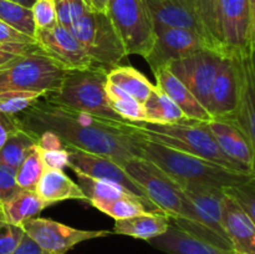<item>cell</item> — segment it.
<instances>
[{
    "label": "cell",
    "mask_w": 255,
    "mask_h": 254,
    "mask_svg": "<svg viewBox=\"0 0 255 254\" xmlns=\"http://www.w3.org/2000/svg\"><path fill=\"white\" fill-rule=\"evenodd\" d=\"M90 203L102 213L114 218L115 221L131 218V217L148 212L147 207L133 197H125V198L112 199V201H92Z\"/></svg>",
    "instance_id": "cell-34"
},
{
    "label": "cell",
    "mask_w": 255,
    "mask_h": 254,
    "mask_svg": "<svg viewBox=\"0 0 255 254\" xmlns=\"http://www.w3.org/2000/svg\"><path fill=\"white\" fill-rule=\"evenodd\" d=\"M204 122L222 151L232 161L242 164L251 172H254L255 148L249 143L243 132L226 120L213 119Z\"/></svg>",
    "instance_id": "cell-21"
},
{
    "label": "cell",
    "mask_w": 255,
    "mask_h": 254,
    "mask_svg": "<svg viewBox=\"0 0 255 254\" xmlns=\"http://www.w3.org/2000/svg\"><path fill=\"white\" fill-rule=\"evenodd\" d=\"M20 126L16 116H10V115L0 114V148L6 141L7 136L14 131L15 128Z\"/></svg>",
    "instance_id": "cell-45"
},
{
    "label": "cell",
    "mask_w": 255,
    "mask_h": 254,
    "mask_svg": "<svg viewBox=\"0 0 255 254\" xmlns=\"http://www.w3.org/2000/svg\"><path fill=\"white\" fill-rule=\"evenodd\" d=\"M182 197L183 211L171 222L198 238L227 249H233L222 222L223 189L197 183H176Z\"/></svg>",
    "instance_id": "cell-4"
},
{
    "label": "cell",
    "mask_w": 255,
    "mask_h": 254,
    "mask_svg": "<svg viewBox=\"0 0 255 254\" xmlns=\"http://www.w3.org/2000/svg\"><path fill=\"white\" fill-rule=\"evenodd\" d=\"M45 169L46 168H45V164L42 162L41 152L36 144L16 168L15 179H16L19 188L35 191Z\"/></svg>",
    "instance_id": "cell-33"
},
{
    "label": "cell",
    "mask_w": 255,
    "mask_h": 254,
    "mask_svg": "<svg viewBox=\"0 0 255 254\" xmlns=\"http://www.w3.org/2000/svg\"><path fill=\"white\" fill-rule=\"evenodd\" d=\"M219 7H221V0H194L196 16L201 26L202 37L206 47L222 55Z\"/></svg>",
    "instance_id": "cell-27"
},
{
    "label": "cell",
    "mask_w": 255,
    "mask_h": 254,
    "mask_svg": "<svg viewBox=\"0 0 255 254\" xmlns=\"http://www.w3.org/2000/svg\"><path fill=\"white\" fill-rule=\"evenodd\" d=\"M92 62L114 69L127 56L121 39L105 11L87 10L69 27Z\"/></svg>",
    "instance_id": "cell-7"
},
{
    "label": "cell",
    "mask_w": 255,
    "mask_h": 254,
    "mask_svg": "<svg viewBox=\"0 0 255 254\" xmlns=\"http://www.w3.org/2000/svg\"><path fill=\"white\" fill-rule=\"evenodd\" d=\"M144 1L153 21L154 30L163 29V27H183V29L192 30L202 36L201 26L194 10V0H144Z\"/></svg>",
    "instance_id": "cell-19"
},
{
    "label": "cell",
    "mask_w": 255,
    "mask_h": 254,
    "mask_svg": "<svg viewBox=\"0 0 255 254\" xmlns=\"http://www.w3.org/2000/svg\"><path fill=\"white\" fill-rule=\"evenodd\" d=\"M222 222L232 248L238 254H255V221L224 194Z\"/></svg>",
    "instance_id": "cell-18"
},
{
    "label": "cell",
    "mask_w": 255,
    "mask_h": 254,
    "mask_svg": "<svg viewBox=\"0 0 255 254\" xmlns=\"http://www.w3.org/2000/svg\"><path fill=\"white\" fill-rule=\"evenodd\" d=\"M157 80V86L163 90L169 99L179 107L187 120L194 121H211L213 117L208 110L197 100V97L189 91L188 87L179 81L168 66H162L153 72Z\"/></svg>",
    "instance_id": "cell-22"
},
{
    "label": "cell",
    "mask_w": 255,
    "mask_h": 254,
    "mask_svg": "<svg viewBox=\"0 0 255 254\" xmlns=\"http://www.w3.org/2000/svg\"><path fill=\"white\" fill-rule=\"evenodd\" d=\"M107 71L96 64L86 69L66 70L59 89L47 94L45 99L77 111L124 121L112 111L105 94Z\"/></svg>",
    "instance_id": "cell-5"
},
{
    "label": "cell",
    "mask_w": 255,
    "mask_h": 254,
    "mask_svg": "<svg viewBox=\"0 0 255 254\" xmlns=\"http://www.w3.org/2000/svg\"><path fill=\"white\" fill-rule=\"evenodd\" d=\"M10 1L17 2V4H21V5H24V6H26V7H31L32 4H34L36 0H10Z\"/></svg>",
    "instance_id": "cell-47"
},
{
    "label": "cell",
    "mask_w": 255,
    "mask_h": 254,
    "mask_svg": "<svg viewBox=\"0 0 255 254\" xmlns=\"http://www.w3.org/2000/svg\"><path fill=\"white\" fill-rule=\"evenodd\" d=\"M238 94V65L236 59L224 57L209 95L208 112L213 119L229 120L236 109Z\"/></svg>",
    "instance_id": "cell-17"
},
{
    "label": "cell",
    "mask_w": 255,
    "mask_h": 254,
    "mask_svg": "<svg viewBox=\"0 0 255 254\" xmlns=\"http://www.w3.org/2000/svg\"><path fill=\"white\" fill-rule=\"evenodd\" d=\"M107 17L127 55L144 57L153 45L154 26L144 0H106Z\"/></svg>",
    "instance_id": "cell-8"
},
{
    "label": "cell",
    "mask_w": 255,
    "mask_h": 254,
    "mask_svg": "<svg viewBox=\"0 0 255 254\" xmlns=\"http://www.w3.org/2000/svg\"><path fill=\"white\" fill-rule=\"evenodd\" d=\"M142 138L201 157L218 166L246 173H255L232 161L221 149L204 121L184 120L177 124H134Z\"/></svg>",
    "instance_id": "cell-3"
},
{
    "label": "cell",
    "mask_w": 255,
    "mask_h": 254,
    "mask_svg": "<svg viewBox=\"0 0 255 254\" xmlns=\"http://www.w3.org/2000/svg\"><path fill=\"white\" fill-rule=\"evenodd\" d=\"M36 144V134L19 126L7 136L6 141L0 148V163L16 169Z\"/></svg>",
    "instance_id": "cell-29"
},
{
    "label": "cell",
    "mask_w": 255,
    "mask_h": 254,
    "mask_svg": "<svg viewBox=\"0 0 255 254\" xmlns=\"http://www.w3.org/2000/svg\"><path fill=\"white\" fill-rule=\"evenodd\" d=\"M238 65V94L229 120L255 148V67L254 56L236 59Z\"/></svg>",
    "instance_id": "cell-16"
},
{
    "label": "cell",
    "mask_w": 255,
    "mask_h": 254,
    "mask_svg": "<svg viewBox=\"0 0 255 254\" xmlns=\"http://www.w3.org/2000/svg\"><path fill=\"white\" fill-rule=\"evenodd\" d=\"M35 192L44 201L51 204L70 199L86 201V197L79 184L72 181L64 171L59 169H45Z\"/></svg>",
    "instance_id": "cell-25"
},
{
    "label": "cell",
    "mask_w": 255,
    "mask_h": 254,
    "mask_svg": "<svg viewBox=\"0 0 255 254\" xmlns=\"http://www.w3.org/2000/svg\"><path fill=\"white\" fill-rule=\"evenodd\" d=\"M169 224L171 219L163 212L148 211L131 218L115 221L112 233L148 242L167 232Z\"/></svg>",
    "instance_id": "cell-23"
},
{
    "label": "cell",
    "mask_w": 255,
    "mask_h": 254,
    "mask_svg": "<svg viewBox=\"0 0 255 254\" xmlns=\"http://www.w3.org/2000/svg\"><path fill=\"white\" fill-rule=\"evenodd\" d=\"M20 126L34 134L50 131L65 146L110 157L116 162L139 157L136 125L106 119L50 102L45 97L16 115Z\"/></svg>",
    "instance_id": "cell-1"
},
{
    "label": "cell",
    "mask_w": 255,
    "mask_h": 254,
    "mask_svg": "<svg viewBox=\"0 0 255 254\" xmlns=\"http://www.w3.org/2000/svg\"><path fill=\"white\" fill-rule=\"evenodd\" d=\"M66 70L41 49L0 66V92L34 91L51 94L59 89Z\"/></svg>",
    "instance_id": "cell-6"
},
{
    "label": "cell",
    "mask_w": 255,
    "mask_h": 254,
    "mask_svg": "<svg viewBox=\"0 0 255 254\" xmlns=\"http://www.w3.org/2000/svg\"><path fill=\"white\" fill-rule=\"evenodd\" d=\"M77 176V184L84 192L87 202L92 201H112V199L133 197L127 193L124 188L110 182L92 178L81 173H75ZM134 198V197H133Z\"/></svg>",
    "instance_id": "cell-32"
},
{
    "label": "cell",
    "mask_w": 255,
    "mask_h": 254,
    "mask_svg": "<svg viewBox=\"0 0 255 254\" xmlns=\"http://www.w3.org/2000/svg\"><path fill=\"white\" fill-rule=\"evenodd\" d=\"M45 96L46 94L34 91L0 92V114L16 116Z\"/></svg>",
    "instance_id": "cell-35"
},
{
    "label": "cell",
    "mask_w": 255,
    "mask_h": 254,
    "mask_svg": "<svg viewBox=\"0 0 255 254\" xmlns=\"http://www.w3.org/2000/svg\"><path fill=\"white\" fill-rule=\"evenodd\" d=\"M148 243L167 254H238L233 249L198 238L172 222L167 232L148 241Z\"/></svg>",
    "instance_id": "cell-20"
},
{
    "label": "cell",
    "mask_w": 255,
    "mask_h": 254,
    "mask_svg": "<svg viewBox=\"0 0 255 254\" xmlns=\"http://www.w3.org/2000/svg\"><path fill=\"white\" fill-rule=\"evenodd\" d=\"M87 10L90 9L84 0H61L56 2L57 24L69 29Z\"/></svg>",
    "instance_id": "cell-37"
},
{
    "label": "cell",
    "mask_w": 255,
    "mask_h": 254,
    "mask_svg": "<svg viewBox=\"0 0 255 254\" xmlns=\"http://www.w3.org/2000/svg\"><path fill=\"white\" fill-rule=\"evenodd\" d=\"M105 94H106L107 101H109L112 111L120 119L131 122V124L146 122L143 105L139 104L137 100L129 96L127 92H125L124 90H121L119 86L107 81V80L106 84H105Z\"/></svg>",
    "instance_id": "cell-30"
},
{
    "label": "cell",
    "mask_w": 255,
    "mask_h": 254,
    "mask_svg": "<svg viewBox=\"0 0 255 254\" xmlns=\"http://www.w3.org/2000/svg\"><path fill=\"white\" fill-rule=\"evenodd\" d=\"M10 254H50L45 249H42L34 239L30 238L26 233L22 236L19 246L15 248V251Z\"/></svg>",
    "instance_id": "cell-44"
},
{
    "label": "cell",
    "mask_w": 255,
    "mask_h": 254,
    "mask_svg": "<svg viewBox=\"0 0 255 254\" xmlns=\"http://www.w3.org/2000/svg\"><path fill=\"white\" fill-rule=\"evenodd\" d=\"M143 109L146 114L144 124L167 125L187 120L179 107L157 85H154L148 99L143 104Z\"/></svg>",
    "instance_id": "cell-26"
},
{
    "label": "cell",
    "mask_w": 255,
    "mask_h": 254,
    "mask_svg": "<svg viewBox=\"0 0 255 254\" xmlns=\"http://www.w3.org/2000/svg\"><path fill=\"white\" fill-rule=\"evenodd\" d=\"M0 20L35 40L36 27L32 19L31 7L10 0H0Z\"/></svg>",
    "instance_id": "cell-31"
},
{
    "label": "cell",
    "mask_w": 255,
    "mask_h": 254,
    "mask_svg": "<svg viewBox=\"0 0 255 254\" xmlns=\"http://www.w3.org/2000/svg\"><path fill=\"white\" fill-rule=\"evenodd\" d=\"M153 45L143 57L152 71L171 62L184 59L199 50L207 49L199 34L183 27H163L154 30Z\"/></svg>",
    "instance_id": "cell-14"
},
{
    "label": "cell",
    "mask_w": 255,
    "mask_h": 254,
    "mask_svg": "<svg viewBox=\"0 0 255 254\" xmlns=\"http://www.w3.org/2000/svg\"><path fill=\"white\" fill-rule=\"evenodd\" d=\"M223 193L233 199L255 221V177L246 182L223 188Z\"/></svg>",
    "instance_id": "cell-36"
},
{
    "label": "cell",
    "mask_w": 255,
    "mask_h": 254,
    "mask_svg": "<svg viewBox=\"0 0 255 254\" xmlns=\"http://www.w3.org/2000/svg\"><path fill=\"white\" fill-rule=\"evenodd\" d=\"M25 233L50 254H66L82 242L109 236V231H85L49 218H31L22 224Z\"/></svg>",
    "instance_id": "cell-13"
},
{
    "label": "cell",
    "mask_w": 255,
    "mask_h": 254,
    "mask_svg": "<svg viewBox=\"0 0 255 254\" xmlns=\"http://www.w3.org/2000/svg\"><path fill=\"white\" fill-rule=\"evenodd\" d=\"M40 148V147H39ZM42 162L45 164L46 169H59L64 171L66 167H69V151L66 146L64 148L57 149H41Z\"/></svg>",
    "instance_id": "cell-42"
},
{
    "label": "cell",
    "mask_w": 255,
    "mask_h": 254,
    "mask_svg": "<svg viewBox=\"0 0 255 254\" xmlns=\"http://www.w3.org/2000/svg\"><path fill=\"white\" fill-rule=\"evenodd\" d=\"M107 81L119 86L143 105L154 85L142 72L132 66H116L107 71Z\"/></svg>",
    "instance_id": "cell-28"
},
{
    "label": "cell",
    "mask_w": 255,
    "mask_h": 254,
    "mask_svg": "<svg viewBox=\"0 0 255 254\" xmlns=\"http://www.w3.org/2000/svg\"><path fill=\"white\" fill-rule=\"evenodd\" d=\"M69 151V168L92 178L110 182L124 188L127 193L141 201L148 211L161 212L152 204L142 187L122 168L120 163L110 157L90 153L75 147L66 146Z\"/></svg>",
    "instance_id": "cell-11"
},
{
    "label": "cell",
    "mask_w": 255,
    "mask_h": 254,
    "mask_svg": "<svg viewBox=\"0 0 255 254\" xmlns=\"http://www.w3.org/2000/svg\"><path fill=\"white\" fill-rule=\"evenodd\" d=\"M52 1L55 2V4H56V2H59V1H61V0H52Z\"/></svg>",
    "instance_id": "cell-49"
},
{
    "label": "cell",
    "mask_w": 255,
    "mask_h": 254,
    "mask_svg": "<svg viewBox=\"0 0 255 254\" xmlns=\"http://www.w3.org/2000/svg\"><path fill=\"white\" fill-rule=\"evenodd\" d=\"M40 50L36 42L32 44H2L0 42V66L12 61L21 55Z\"/></svg>",
    "instance_id": "cell-41"
},
{
    "label": "cell",
    "mask_w": 255,
    "mask_h": 254,
    "mask_svg": "<svg viewBox=\"0 0 255 254\" xmlns=\"http://www.w3.org/2000/svg\"><path fill=\"white\" fill-rule=\"evenodd\" d=\"M36 30H44L57 24L56 4L52 0H36L31 6Z\"/></svg>",
    "instance_id": "cell-38"
},
{
    "label": "cell",
    "mask_w": 255,
    "mask_h": 254,
    "mask_svg": "<svg viewBox=\"0 0 255 254\" xmlns=\"http://www.w3.org/2000/svg\"><path fill=\"white\" fill-rule=\"evenodd\" d=\"M35 42L47 57L64 70L86 69L94 64L72 32L60 24L36 30Z\"/></svg>",
    "instance_id": "cell-15"
},
{
    "label": "cell",
    "mask_w": 255,
    "mask_h": 254,
    "mask_svg": "<svg viewBox=\"0 0 255 254\" xmlns=\"http://www.w3.org/2000/svg\"><path fill=\"white\" fill-rule=\"evenodd\" d=\"M90 10L94 11H105L106 9V0H84Z\"/></svg>",
    "instance_id": "cell-46"
},
{
    "label": "cell",
    "mask_w": 255,
    "mask_h": 254,
    "mask_svg": "<svg viewBox=\"0 0 255 254\" xmlns=\"http://www.w3.org/2000/svg\"><path fill=\"white\" fill-rule=\"evenodd\" d=\"M24 234L22 227L14 226L0 219V254L12 253Z\"/></svg>",
    "instance_id": "cell-39"
},
{
    "label": "cell",
    "mask_w": 255,
    "mask_h": 254,
    "mask_svg": "<svg viewBox=\"0 0 255 254\" xmlns=\"http://www.w3.org/2000/svg\"><path fill=\"white\" fill-rule=\"evenodd\" d=\"M16 169L0 163V204L6 202L20 191L15 179Z\"/></svg>",
    "instance_id": "cell-40"
},
{
    "label": "cell",
    "mask_w": 255,
    "mask_h": 254,
    "mask_svg": "<svg viewBox=\"0 0 255 254\" xmlns=\"http://www.w3.org/2000/svg\"><path fill=\"white\" fill-rule=\"evenodd\" d=\"M219 34L223 57L254 56L255 14L248 0H221Z\"/></svg>",
    "instance_id": "cell-9"
},
{
    "label": "cell",
    "mask_w": 255,
    "mask_h": 254,
    "mask_svg": "<svg viewBox=\"0 0 255 254\" xmlns=\"http://www.w3.org/2000/svg\"><path fill=\"white\" fill-rule=\"evenodd\" d=\"M249 6H251V10L255 14V0H248Z\"/></svg>",
    "instance_id": "cell-48"
},
{
    "label": "cell",
    "mask_w": 255,
    "mask_h": 254,
    "mask_svg": "<svg viewBox=\"0 0 255 254\" xmlns=\"http://www.w3.org/2000/svg\"><path fill=\"white\" fill-rule=\"evenodd\" d=\"M224 57L209 49L199 50L168 65L172 74L183 82L199 102L208 110L212 85Z\"/></svg>",
    "instance_id": "cell-12"
},
{
    "label": "cell",
    "mask_w": 255,
    "mask_h": 254,
    "mask_svg": "<svg viewBox=\"0 0 255 254\" xmlns=\"http://www.w3.org/2000/svg\"><path fill=\"white\" fill-rule=\"evenodd\" d=\"M52 204L44 201L35 191L20 189L15 196L0 204V219L21 227L29 219L39 217Z\"/></svg>",
    "instance_id": "cell-24"
},
{
    "label": "cell",
    "mask_w": 255,
    "mask_h": 254,
    "mask_svg": "<svg viewBox=\"0 0 255 254\" xmlns=\"http://www.w3.org/2000/svg\"><path fill=\"white\" fill-rule=\"evenodd\" d=\"M0 42L2 44H32L35 40L0 20Z\"/></svg>",
    "instance_id": "cell-43"
},
{
    "label": "cell",
    "mask_w": 255,
    "mask_h": 254,
    "mask_svg": "<svg viewBox=\"0 0 255 254\" xmlns=\"http://www.w3.org/2000/svg\"><path fill=\"white\" fill-rule=\"evenodd\" d=\"M117 163L121 164L122 168L142 187L157 209L167 214L169 219L181 218L183 211L181 192L164 172L142 157H132Z\"/></svg>",
    "instance_id": "cell-10"
},
{
    "label": "cell",
    "mask_w": 255,
    "mask_h": 254,
    "mask_svg": "<svg viewBox=\"0 0 255 254\" xmlns=\"http://www.w3.org/2000/svg\"><path fill=\"white\" fill-rule=\"evenodd\" d=\"M138 148L139 157L152 162L174 183L186 182L207 184L223 189L255 177V173L228 169L201 157L163 146L142 137L138 142Z\"/></svg>",
    "instance_id": "cell-2"
}]
</instances>
